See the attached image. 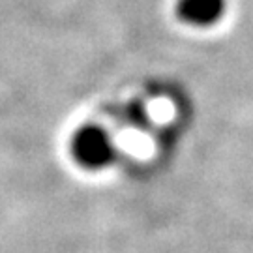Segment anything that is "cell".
Wrapping results in <instances>:
<instances>
[{
	"label": "cell",
	"mask_w": 253,
	"mask_h": 253,
	"mask_svg": "<svg viewBox=\"0 0 253 253\" xmlns=\"http://www.w3.org/2000/svg\"><path fill=\"white\" fill-rule=\"evenodd\" d=\"M72 150L75 160L86 169H103L117 156L113 137L101 126L81 127L73 137Z\"/></svg>",
	"instance_id": "1"
},
{
	"label": "cell",
	"mask_w": 253,
	"mask_h": 253,
	"mask_svg": "<svg viewBox=\"0 0 253 253\" xmlns=\"http://www.w3.org/2000/svg\"><path fill=\"white\" fill-rule=\"evenodd\" d=\"M225 0H180V17L195 27H210L217 23L225 11Z\"/></svg>",
	"instance_id": "2"
}]
</instances>
